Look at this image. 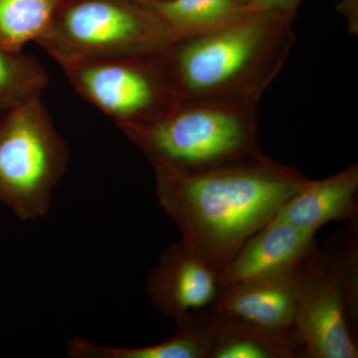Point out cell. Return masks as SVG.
<instances>
[{"label": "cell", "instance_id": "cell-1", "mask_svg": "<svg viewBox=\"0 0 358 358\" xmlns=\"http://www.w3.org/2000/svg\"><path fill=\"white\" fill-rule=\"evenodd\" d=\"M155 173L160 206L183 243L218 273L308 179L264 154L189 176Z\"/></svg>", "mask_w": 358, "mask_h": 358}, {"label": "cell", "instance_id": "cell-2", "mask_svg": "<svg viewBox=\"0 0 358 358\" xmlns=\"http://www.w3.org/2000/svg\"><path fill=\"white\" fill-rule=\"evenodd\" d=\"M293 20L254 9L216 29L171 42L162 56L178 103L260 102L293 48Z\"/></svg>", "mask_w": 358, "mask_h": 358}, {"label": "cell", "instance_id": "cell-3", "mask_svg": "<svg viewBox=\"0 0 358 358\" xmlns=\"http://www.w3.org/2000/svg\"><path fill=\"white\" fill-rule=\"evenodd\" d=\"M259 103L186 101L152 121L121 128L155 173L189 176L255 159Z\"/></svg>", "mask_w": 358, "mask_h": 358}, {"label": "cell", "instance_id": "cell-4", "mask_svg": "<svg viewBox=\"0 0 358 358\" xmlns=\"http://www.w3.org/2000/svg\"><path fill=\"white\" fill-rule=\"evenodd\" d=\"M171 42L154 9L131 0H64L37 43L64 68L99 59L160 53Z\"/></svg>", "mask_w": 358, "mask_h": 358}, {"label": "cell", "instance_id": "cell-5", "mask_svg": "<svg viewBox=\"0 0 358 358\" xmlns=\"http://www.w3.org/2000/svg\"><path fill=\"white\" fill-rule=\"evenodd\" d=\"M68 159L41 98L6 113L0 119V201L21 220L44 217Z\"/></svg>", "mask_w": 358, "mask_h": 358}, {"label": "cell", "instance_id": "cell-6", "mask_svg": "<svg viewBox=\"0 0 358 358\" xmlns=\"http://www.w3.org/2000/svg\"><path fill=\"white\" fill-rule=\"evenodd\" d=\"M63 69L78 93L120 128L157 119L178 103L162 52L86 61Z\"/></svg>", "mask_w": 358, "mask_h": 358}, {"label": "cell", "instance_id": "cell-7", "mask_svg": "<svg viewBox=\"0 0 358 358\" xmlns=\"http://www.w3.org/2000/svg\"><path fill=\"white\" fill-rule=\"evenodd\" d=\"M292 334L303 358H357V336L331 256L315 248L299 268Z\"/></svg>", "mask_w": 358, "mask_h": 358}, {"label": "cell", "instance_id": "cell-8", "mask_svg": "<svg viewBox=\"0 0 358 358\" xmlns=\"http://www.w3.org/2000/svg\"><path fill=\"white\" fill-rule=\"evenodd\" d=\"M219 273L182 240L164 250L147 281V294L162 315L176 322L210 307L219 293Z\"/></svg>", "mask_w": 358, "mask_h": 358}, {"label": "cell", "instance_id": "cell-9", "mask_svg": "<svg viewBox=\"0 0 358 358\" xmlns=\"http://www.w3.org/2000/svg\"><path fill=\"white\" fill-rule=\"evenodd\" d=\"M315 248V232L272 219L219 273V291L294 270Z\"/></svg>", "mask_w": 358, "mask_h": 358}, {"label": "cell", "instance_id": "cell-10", "mask_svg": "<svg viewBox=\"0 0 358 358\" xmlns=\"http://www.w3.org/2000/svg\"><path fill=\"white\" fill-rule=\"evenodd\" d=\"M298 268L219 291L212 312L268 333L292 334L299 293ZM293 336V334H292Z\"/></svg>", "mask_w": 358, "mask_h": 358}, {"label": "cell", "instance_id": "cell-11", "mask_svg": "<svg viewBox=\"0 0 358 358\" xmlns=\"http://www.w3.org/2000/svg\"><path fill=\"white\" fill-rule=\"evenodd\" d=\"M358 164L320 179H308L278 209L275 220L317 233L333 221H357Z\"/></svg>", "mask_w": 358, "mask_h": 358}, {"label": "cell", "instance_id": "cell-12", "mask_svg": "<svg viewBox=\"0 0 358 358\" xmlns=\"http://www.w3.org/2000/svg\"><path fill=\"white\" fill-rule=\"evenodd\" d=\"M171 338L145 348H109L94 345L85 338H73L68 355L74 358H210L213 343V319L209 307L188 313L176 322Z\"/></svg>", "mask_w": 358, "mask_h": 358}, {"label": "cell", "instance_id": "cell-13", "mask_svg": "<svg viewBox=\"0 0 358 358\" xmlns=\"http://www.w3.org/2000/svg\"><path fill=\"white\" fill-rule=\"evenodd\" d=\"M210 308V307H209ZM210 358H303L292 334L268 333L212 312Z\"/></svg>", "mask_w": 358, "mask_h": 358}, {"label": "cell", "instance_id": "cell-14", "mask_svg": "<svg viewBox=\"0 0 358 358\" xmlns=\"http://www.w3.org/2000/svg\"><path fill=\"white\" fill-rule=\"evenodd\" d=\"M254 9L239 0H164L154 10L164 21L173 42L216 29Z\"/></svg>", "mask_w": 358, "mask_h": 358}, {"label": "cell", "instance_id": "cell-15", "mask_svg": "<svg viewBox=\"0 0 358 358\" xmlns=\"http://www.w3.org/2000/svg\"><path fill=\"white\" fill-rule=\"evenodd\" d=\"M64 0H0V47L20 53L38 41L53 22Z\"/></svg>", "mask_w": 358, "mask_h": 358}, {"label": "cell", "instance_id": "cell-16", "mask_svg": "<svg viewBox=\"0 0 358 358\" xmlns=\"http://www.w3.org/2000/svg\"><path fill=\"white\" fill-rule=\"evenodd\" d=\"M47 85L48 75L36 59L0 47V113L41 98Z\"/></svg>", "mask_w": 358, "mask_h": 358}, {"label": "cell", "instance_id": "cell-17", "mask_svg": "<svg viewBox=\"0 0 358 358\" xmlns=\"http://www.w3.org/2000/svg\"><path fill=\"white\" fill-rule=\"evenodd\" d=\"M352 229L343 244L338 248L329 250L338 274L343 296L346 313L353 334L358 329V241L357 221L352 224Z\"/></svg>", "mask_w": 358, "mask_h": 358}, {"label": "cell", "instance_id": "cell-18", "mask_svg": "<svg viewBox=\"0 0 358 358\" xmlns=\"http://www.w3.org/2000/svg\"><path fill=\"white\" fill-rule=\"evenodd\" d=\"M303 0H250L249 4L259 10L286 14L294 18Z\"/></svg>", "mask_w": 358, "mask_h": 358}, {"label": "cell", "instance_id": "cell-19", "mask_svg": "<svg viewBox=\"0 0 358 358\" xmlns=\"http://www.w3.org/2000/svg\"><path fill=\"white\" fill-rule=\"evenodd\" d=\"M338 10L343 13L350 22L355 24V17L357 20V0H343L339 3Z\"/></svg>", "mask_w": 358, "mask_h": 358}, {"label": "cell", "instance_id": "cell-20", "mask_svg": "<svg viewBox=\"0 0 358 358\" xmlns=\"http://www.w3.org/2000/svg\"><path fill=\"white\" fill-rule=\"evenodd\" d=\"M131 1L140 4V6L145 7V8L154 9L155 6H157L160 2L164 1V0H131Z\"/></svg>", "mask_w": 358, "mask_h": 358}, {"label": "cell", "instance_id": "cell-21", "mask_svg": "<svg viewBox=\"0 0 358 358\" xmlns=\"http://www.w3.org/2000/svg\"><path fill=\"white\" fill-rule=\"evenodd\" d=\"M240 2H242L243 4H246V6H250L249 2L250 0H239Z\"/></svg>", "mask_w": 358, "mask_h": 358}]
</instances>
